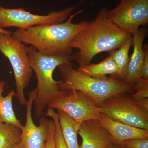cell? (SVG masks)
I'll list each match as a JSON object with an SVG mask.
<instances>
[{
  "label": "cell",
  "mask_w": 148,
  "mask_h": 148,
  "mask_svg": "<svg viewBox=\"0 0 148 148\" xmlns=\"http://www.w3.org/2000/svg\"><path fill=\"white\" fill-rule=\"evenodd\" d=\"M108 11L106 8L101 9L95 19L88 22L72 40V48L79 50L74 55L79 68L89 65L98 53L116 50L132 36L109 20Z\"/></svg>",
  "instance_id": "6da1fadb"
},
{
  "label": "cell",
  "mask_w": 148,
  "mask_h": 148,
  "mask_svg": "<svg viewBox=\"0 0 148 148\" xmlns=\"http://www.w3.org/2000/svg\"><path fill=\"white\" fill-rule=\"evenodd\" d=\"M82 10L71 14L62 23L38 25L25 29H18L13 36L25 45L34 47L40 53L48 56H67L72 54V40L88 22H72Z\"/></svg>",
  "instance_id": "7a4b0ae2"
},
{
  "label": "cell",
  "mask_w": 148,
  "mask_h": 148,
  "mask_svg": "<svg viewBox=\"0 0 148 148\" xmlns=\"http://www.w3.org/2000/svg\"><path fill=\"white\" fill-rule=\"evenodd\" d=\"M64 81L58 87L61 90H79L89 96L99 106L104 101L120 93L133 92V85L116 76L98 78L90 77L74 69L70 64L58 66Z\"/></svg>",
  "instance_id": "3957f363"
},
{
  "label": "cell",
  "mask_w": 148,
  "mask_h": 148,
  "mask_svg": "<svg viewBox=\"0 0 148 148\" xmlns=\"http://www.w3.org/2000/svg\"><path fill=\"white\" fill-rule=\"evenodd\" d=\"M29 64L36 76V95L35 98V117L40 119L49 102L59 96L65 95L67 90L59 89L60 81L53 79V74L56 67L62 64H70L75 60L73 54L67 56H48L40 53L34 47H29Z\"/></svg>",
  "instance_id": "277c9868"
},
{
  "label": "cell",
  "mask_w": 148,
  "mask_h": 148,
  "mask_svg": "<svg viewBox=\"0 0 148 148\" xmlns=\"http://www.w3.org/2000/svg\"><path fill=\"white\" fill-rule=\"evenodd\" d=\"M29 48L13 35L0 33V51L8 58L12 66L16 95L19 103L23 106L27 103L24 90L29 85L33 72L29 64Z\"/></svg>",
  "instance_id": "5b68a950"
},
{
  "label": "cell",
  "mask_w": 148,
  "mask_h": 148,
  "mask_svg": "<svg viewBox=\"0 0 148 148\" xmlns=\"http://www.w3.org/2000/svg\"><path fill=\"white\" fill-rule=\"evenodd\" d=\"M98 107L101 113L111 119L148 130V112L137 106L128 93L114 95Z\"/></svg>",
  "instance_id": "8992f818"
},
{
  "label": "cell",
  "mask_w": 148,
  "mask_h": 148,
  "mask_svg": "<svg viewBox=\"0 0 148 148\" xmlns=\"http://www.w3.org/2000/svg\"><path fill=\"white\" fill-rule=\"evenodd\" d=\"M80 4L45 15L33 14L23 8H5L0 5V28L14 27L25 29L38 25L62 23L69 18Z\"/></svg>",
  "instance_id": "52a82bcc"
},
{
  "label": "cell",
  "mask_w": 148,
  "mask_h": 148,
  "mask_svg": "<svg viewBox=\"0 0 148 148\" xmlns=\"http://www.w3.org/2000/svg\"><path fill=\"white\" fill-rule=\"evenodd\" d=\"M47 106L49 108L64 112L80 124L89 120H99L101 116V112L95 102L77 90L68 91L65 95L50 101Z\"/></svg>",
  "instance_id": "ba28073f"
},
{
  "label": "cell",
  "mask_w": 148,
  "mask_h": 148,
  "mask_svg": "<svg viewBox=\"0 0 148 148\" xmlns=\"http://www.w3.org/2000/svg\"><path fill=\"white\" fill-rule=\"evenodd\" d=\"M110 21L124 32L132 35L141 26L148 24V0H125L108 10Z\"/></svg>",
  "instance_id": "9c48e42d"
},
{
  "label": "cell",
  "mask_w": 148,
  "mask_h": 148,
  "mask_svg": "<svg viewBox=\"0 0 148 148\" xmlns=\"http://www.w3.org/2000/svg\"><path fill=\"white\" fill-rule=\"evenodd\" d=\"M36 93V89L29 92V99L26 105V123L21 129V141L27 148H45L49 120L42 116L40 118L38 126L35 125L33 121L32 112V105Z\"/></svg>",
  "instance_id": "30bf717a"
},
{
  "label": "cell",
  "mask_w": 148,
  "mask_h": 148,
  "mask_svg": "<svg viewBox=\"0 0 148 148\" xmlns=\"http://www.w3.org/2000/svg\"><path fill=\"white\" fill-rule=\"evenodd\" d=\"M78 133L82 138L79 148H109L115 143L98 120L84 121L80 125Z\"/></svg>",
  "instance_id": "8fae6325"
},
{
  "label": "cell",
  "mask_w": 148,
  "mask_h": 148,
  "mask_svg": "<svg viewBox=\"0 0 148 148\" xmlns=\"http://www.w3.org/2000/svg\"><path fill=\"white\" fill-rule=\"evenodd\" d=\"M98 120L110 134L115 143L121 144L125 140L135 138L148 139V130L138 128L114 120L101 113Z\"/></svg>",
  "instance_id": "7c38bea8"
},
{
  "label": "cell",
  "mask_w": 148,
  "mask_h": 148,
  "mask_svg": "<svg viewBox=\"0 0 148 148\" xmlns=\"http://www.w3.org/2000/svg\"><path fill=\"white\" fill-rule=\"evenodd\" d=\"M147 34V30L142 28L132 35L133 51L129 58L124 79V81L131 84H134L141 77L144 57L143 42Z\"/></svg>",
  "instance_id": "4fadbf2b"
},
{
  "label": "cell",
  "mask_w": 148,
  "mask_h": 148,
  "mask_svg": "<svg viewBox=\"0 0 148 148\" xmlns=\"http://www.w3.org/2000/svg\"><path fill=\"white\" fill-rule=\"evenodd\" d=\"M59 124L68 148H79L77 140L80 125L64 112L57 110Z\"/></svg>",
  "instance_id": "5bb4252c"
},
{
  "label": "cell",
  "mask_w": 148,
  "mask_h": 148,
  "mask_svg": "<svg viewBox=\"0 0 148 148\" xmlns=\"http://www.w3.org/2000/svg\"><path fill=\"white\" fill-rule=\"evenodd\" d=\"M5 86L4 81H0V123L14 125L22 129L24 125L16 117L12 106V99L16 92L12 90L6 96H3Z\"/></svg>",
  "instance_id": "9a60e30c"
},
{
  "label": "cell",
  "mask_w": 148,
  "mask_h": 148,
  "mask_svg": "<svg viewBox=\"0 0 148 148\" xmlns=\"http://www.w3.org/2000/svg\"><path fill=\"white\" fill-rule=\"evenodd\" d=\"M79 71L93 77L105 78L107 75L116 76L117 68L112 56L108 57L97 64H89L83 68H79Z\"/></svg>",
  "instance_id": "2e32d148"
},
{
  "label": "cell",
  "mask_w": 148,
  "mask_h": 148,
  "mask_svg": "<svg viewBox=\"0 0 148 148\" xmlns=\"http://www.w3.org/2000/svg\"><path fill=\"white\" fill-rule=\"evenodd\" d=\"M132 44V38L131 36L116 50L109 53L117 68L116 77L123 80L124 81L126 75L129 61V52Z\"/></svg>",
  "instance_id": "e0dca14e"
},
{
  "label": "cell",
  "mask_w": 148,
  "mask_h": 148,
  "mask_svg": "<svg viewBox=\"0 0 148 148\" xmlns=\"http://www.w3.org/2000/svg\"><path fill=\"white\" fill-rule=\"evenodd\" d=\"M21 129L10 123H0V148H12L21 140Z\"/></svg>",
  "instance_id": "ac0fdd59"
},
{
  "label": "cell",
  "mask_w": 148,
  "mask_h": 148,
  "mask_svg": "<svg viewBox=\"0 0 148 148\" xmlns=\"http://www.w3.org/2000/svg\"><path fill=\"white\" fill-rule=\"evenodd\" d=\"M45 115L52 119L55 123L56 148H68L63 138L57 112L53 109L48 108Z\"/></svg>",
  "instance_id": "d6986e66"
},
{
  "label": "cell",
  "mask_w": 148,
  "mask_h": 148,
  "mask_svg": "<svg viewBox=\"0 0 148 148\" xmlns=\"http://www.w3.org/2000/svg\"><path fill=\"white\" fill-rule=\"evenodd\" d=\"M134 93L130 95L132 99L148 98V79L140 78L133 85Z\"/></svg>",
  "instance_id": "ffe728a7"
},
{
  "label": "cell",
  "mask_w": 148,
  "mask_h": 148,
  "mask_svg": "<svg viewBox=\"0 0 148 148\" xmlns=\"http://www.w3.org/2000/svg\"><path fill=\"white\" fill-rule=\"evenodd\" d=\"M55 125L53 120H49L48 124L47 134L45 148H56L55 142Z\"/></svg>",
  "instance_id": "44dd1931"
},
{
  "label": "cell",
  "mask_w": 148,
  "mask_h": 148,
  "mask_svg": "<svg viewBox=\"0 0 148 148\" xmlns=\"http://www.w3.org/2000/svg\"><path fill=\"white\" fill-rule=\"evenodd\" d=\"M125 148H148V139L135 138L125 140L121 143Z\"/></svg>",
  "instance_id": "7402d4cb"
},
{
  "label": "cell",
  "mask_w": 148,
  "mask_h": 148,
  "mask_svg": "<svg viewBox=\"0 0 148 148\" xmlns=\"http://www.w3.org/2000/svg\"><path fill=\"white\" fill-rule=\"evenodd\" d=\"M144 60H143L141 77L144 79H148V45H145L143 47Z\"/></svg>",
  "instance_id": "603a6c76"
},
{
  "label": "cell",
  "mask_w": 148,
  "mask_h": 148,
  "mask_svg": "<svg viewBox=\"0 0 148 148\" xmlns=\"http://www.w3.org/2000/svg\"><path fill=\"white\" fill-rule=\"evenodd\" d=\"M134 103L140 108L148 112V98H142V99H133Z\"/></svg>",
  "instance_id": "cb8c5ba5"
},
{
  "label": "cell",
  "mask_w": 148,
  "mask_h": 148,
  "mask_svg": "<svg viewBox=\"0 0 148 148\" xmlns=\"http://www.w3.org/2000/svg\"><path fill=\"white\" fill-rule=\"evenodd\" d=\"M0 33L1 34H4L7 35H12V32L9 30H5L4 29H2L0 28Z\"/></svg>",
  "instance_id": "d4e9b609"
},
{
  "label": "cell",
  "mask_w": 148,
  "mask_h": 148,
  "mask_svg": "<svg viewBox=\"0 0 148 148\" xmlns=\"http://www.w3.org/2000/svg\"><path fill=\"white\" fill-rule=\"evenodd\" d=\"M12 148H27L26 146L24 145V143H22V141H20L19 143L16 144V145L14 146Z\"/></svg>",
  "instance_id": "484cf974"
},
{
  "label": "cell",
  "mask_w": 148,
  "mask_h": 148,
  "mask_svg": "<svg viewBox=\"0 0 148 148\" xmlns=\"http://www.w3.org/2000/svg\"><path fill=\"white\" fill-rule=\"evenodd\" d=\"M109 148H125L121 144L118 143H115L113 145L111 146Z\"/></svg>",
  "instance_id": "4316f807"
},
{
  "label": "cell",
  "mask_w": 148,
  "mask_h": 148,
  "mask_svg": "<svg viewBox=\"0 0 148 148\" xmlns=\"http://www.w3.org/2000/svg\"><path fill=\"white\" fill-rule=\"evenodd\" d=\"M125 1V0H120V1Z\"/></svg>",
  "instance_id": "83f0119b"
}]
</instances>
